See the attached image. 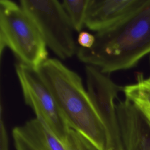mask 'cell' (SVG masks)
Wrapping results in <instances>:
<instances>
[{"label": "cell", "instance_id": "obj_1", "mask_svg": "<svg viewBox=\"0 0 150 150\" xmlns=\"http://www.w3.org/2000/svg\"><path fill=\"white\" fill-rule=\"evenodd\" d=\"M37 70L70 128L99 150L111 148L106 129L81 77L54 58L48 59Z\"/></svg>", "mask_w": 150, "mask_h": 150}, {"label": "cell", "instance_id": "obj_2", "mask_svg": "<svg viewBox=\"0 0 150 150\" xmlns=\"http://www.w3.org/2000/svg\"><path fill=\"white\" fill-rule=\"evenodd\" d=\"M90 49L79 47V60L102 73L127 70L135 66L150 53V2L120 24L96 33Z\"/></svg>", "mask_w": 150, "mask_h": 150}, {"label": "cell", "instance_id": "obj_3", "mask_svg": "<svg viewBox=\"0 0 150 150\" xmlns=\"http://www.w3.org/2000/svg\"><path fill=\"white\" fill-rule=\"evenodd\" d=\"M9 48L19 63L38 70L48 58L47 46L35 23L22 6L0 1V53Z\"/></svg>", "mask_w": 150, "mask_h": 150}, {"label": "cell", "instance_id": "obj_4", "mask_svg": "<svg viewBox=\"0 0 150 150\" xmlns=\"http://www.w3.org/2000/svg\"><path fill=\"white\" fill-rule=\"evenodd\" d=\"M19 5L32 18L47 47L60 59L77 54L75 31L62 5L57 0H21Z\"/></svg>", "mask_w": 150, "mask_h": 150}, {"label": "cell", "instance_id": "obj_5", "mask_svg": "<svg viewBox=\"0 0 150 150\" xmlns=\"http://www.w3.org/2000/svg\"><path fill=\"white\" fill-rule=\"evenodd\" d=\"M15 70L25 104L36 118L65 143L71 128L38 70L19 62L15 64Z\"/></svg>", "mask_w": 150, "mask_h": 150}, {"label": "cell", "instance_id": "obj_6", "mask_svg": "<svg viewBox=\"0 0 150 150\" xmlns=\"http://www.w3.org/2000/svg\"><path fill=\"white\" fill-rule=\"evenodd\" d=\"M118 133L112 148L150 150V124L128 99L116 103Z\"/></svg>", "mask_w": 150, "mask_h": 150}, {"label": "cell", "instance_id": "obj_7", "mask_svg": "<svg viewBox=\"0 0 150 150\" xmlns=\"http://www.w3.org/2000/svg\"><path fill=\"white\" fill-rule=\"evenodd\" d=\"M150 2V0H89L85 26L96 33L124 21Z\"/></svg>", "mask_w": 150, "mask_h": 150}, {"label": "cell", "instance_id": "obj_8", "mask_svg": "<svg viewBox=\"0 0 150 150\" xmlns=\"http://www.w3.org/2000/svg\"><path fill=\"white\" fill-rule=\"evenodd\" d=\"M12 135L16 150H70L37 118L14 127Z\"/></svg>", "mask_w": 150, "mask_h": 150}, {"label": "cell", "instance_id": "obj_9", "mask_svg": "<svg viewBox=\"0 0 150 150\" xmlns=\"http://www.w3.org/2000/svg\"><path fill=\"white\" fill-rule=\"evenodd\" d=\"M136 80L135 83L122 87V91L150 124V80L139 73Z\"/></svg>", "mask_w": 150, "mask_h": 150}, {"label": "cell", "instance_id": "obj_10", "mask_svg": "<svg viewBox=\"0 0 150 150\" xmlns=\"http://www.w3.org/2000/svg\"><path fill=\"white\" fill-rule=\"evenodd\" d=\"M61 2L74 30L80 33L85 26L89 0H64Z\"/></svg>", "mask_w": 150, "mask_h": 150}, {"label": "cell", "instance_id": "obj_11", "mask_svg": "<svg viewBox=\"0 0 150 150\" xmlns=\"http://www.w3.org/2000/svg\"><path fill=\"white\" fill-rule=\"evenodd\" d=\"M95 40L94 35L87 31H81L78 35L77 41L80 47L90 49L93 46Z\"/></svg>", "mask_w": 150, "mask_h": 150}, {"label": "cell", "instance_id": "obj_12", "mask_svg": "<svg viewBox=\"0 0 150 150\" xmlns=\"http://www.w3.org/2000/svg\"><path fill=\"white\" fill-rule=\"evenodd\" d=\"M148 79H149V80H150V76H149V77H148Z\"/></svg>", "mask_w": 150, "mask_h": 150}]
</instances>
